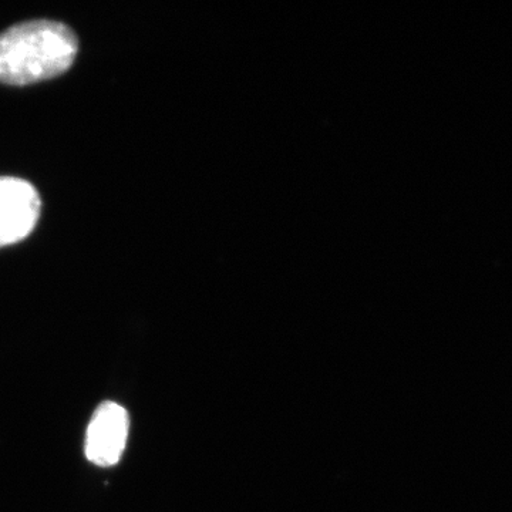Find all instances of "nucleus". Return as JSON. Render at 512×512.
I'll return each mask as SVG.
<instances>
[{
	"mask_svg": "<svg viewBox=\"0 0 512 512\" xmlns=\"http://www.w3.org/2000/svg\"><path fill=\"white\" fill-rule=\"evenodd\" d=\"M130 419L127 410L114 402L97 407L86 434L87 460L99 467H113L126 450Z\"/></svg>",
	"mask_w": 512,
	"mask_h": 512,
	"instance_id": "obj_3",
	"label": "nucleus"
},
{
	"mask_svg": "<svg viewBox=\"0 0 512 512\" xmlns=\"http://www.w3.org/2000/svg\"><path fill=\"white\" fill-rule=\"evenodd\" d=\"M39 215L40 198L32 184L0 177V248L29 237Z\"/></svg>",
	"mask_w": 512,
	"mask_h": 512,
	"instance_id": "obj_2",
	"label": "nucleus"
},
{
	"mask_svg": "<svg viewBox=\"0 0 512 512\" xmlns=\"http://www.w3.org/2000/svg\"><path fill=\"white\" fill-rule=\"evenodd\" d=\"M79 52L72 29L52 20L19 23L0 33V83L28 86L60 76Z\"/></svg>",
	"mask_w": 512,
	"mask_h": 512,
	"instance_id": "obj_1",
	"label": "nucleus"
}]
</instances>
